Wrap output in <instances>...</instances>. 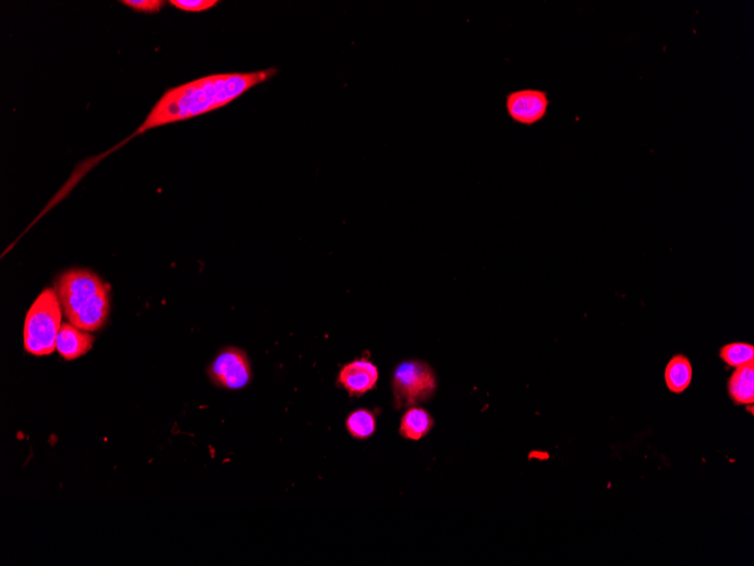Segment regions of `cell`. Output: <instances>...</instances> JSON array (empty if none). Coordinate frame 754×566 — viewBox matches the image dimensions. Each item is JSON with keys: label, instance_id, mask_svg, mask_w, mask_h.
Instances as JSON below:
<instances>
[{"label": "cell", "instance_id": "obj_2", "mask_svg": "<svg viewBox=\"0 0 754 566\" xmlns=\"http://www.w3.org/2000/svg\"><path fill=\"white\" fill-rule=\"evenodd\" d=\"M57 292L67 319L84 332H95L108 319L109 292L95 274L70 270L57 282Z\"/></svg>", "mask_w": 754, "mask_h": 566}, {"label": "cell", "instance_id": "obj_1", "mask_svg": "<svg viewBox=\"0 0 754 566\" xmlns=\"http://www.w3.org/2000/svg\"><path fill=\"white\" fill-rule=\"evenodd\" d=\"M276 74V69L253 73L216 74L169 88L152 107L143 125L128 139L158 127L192 119L225 107Z\"/></svg>", "mask_w": 754, "mask_h": 566}, {"label": "cell", "instance_id": "obj_3", "mask_svg": "<svg viewBox=\"0 0 754 566\" xmlns=\"http://www.w3.org/2000/svg\"><path fill=\"white\" fill-rule=\"evenodd\" d=\"M61 310L57 294L45 290L32 304L24 324V348L36 357L54 352L61 328Z\"/></svg>", "mask_w": 754, "mask_h": 566}, {"label": "cell", "instance_id": "obj_7", "mask_svg": "<svg viewBox=\"0 0 754 566\" xmlns=\"http://www.w3.org/2000/svg\"><path fill=\"white\" fill-rule=\"evenodd\" d=\"M379 369L367 358H358L342 367L338 382L351 396H362L374 390L379 381Z\"/></svg>", "mask_w": 754, "mask_h": 566}, {"label": "cell", "instance_id": "obj_11", "mask_svg": "<svg viewBox=\"0 0 754 566\" xmlns=\"http://www.w3.org/2000/svg\"><path fill=\"white\" fill-rule=\"evenodd\" d=\"M434 426L430 414L421 407H410L402 416L400 434L408 440L418 441L425 438Z\"/></svg>", "mask_w": 754, "mask_h": 566}, {"label": "cell", "instance_id": "obj_10", "mask_svg": "<svg viewBox=\"0 0 754 566\" xmlns=\"http://www.w3.org/2000/svg\"><path fill=\"white\" fill-rule=\"evenodd\" d=\"M693 378L692 362L684 355H675L665 367V383H667L668 390L673 394H682V392L687 390L693 382Z\"/></svg>", "mask_w": 754, "mask_h": 566}, {"label": "cell", "instance_id": "obj_12", "mask_svg": "<svg viewBox=\"0 0 754 566\" xmlns=\"http://www.w3.org/2000/svg\"><path fill=\"white\" fill-rule=\"evenodd\" d=\"M346 428L351 437L355 439L371 438L376 431V418L368 409H356L346 420Z\"/></svg>", "mask_w": 754, "mask_h": 566}, {"label": "cell", "instance_id": "obj_14", "mask_svg": "<svg viewBox=\"0 0 754 566\" xmlns=\"http://www.w3.org/2000/svg\"><path fill=\"white\" fill-rule=\"evenodd\" d=\"M172 6L177 8V10H181L184 12H199L203 11H209L210 8L216 6V0H171L169 2Z\"/></svg>", "mask_w": 754, "mask_h": 566}, {"label": "cell", "instance_id": "obj_13", "mask_svg": "<svg viewBox=\"0 0 754 566\" xmlns=\"http://www.w3.org/2000/svg\"><path fill=\"white\" fill-rule=\"evenodd\" d=\"M719 357L732 367H739L754 362L753 345L748 343H731L723 346Z\"/></svg>", "mask_w": 754, "mask_h": 566}, {"label": "cell", "instance_id": "obj_15", "mask_svg": "<svg viewBox=\"0 0 754 566\" xmlns=\"http://www.w3.org/2000/svg\"><path fill=\"white\" fill-rule=\"evenodd\" d=\"M121 3L133 8V10L143 12H158L165 4V2H160V0H124Z\"/></svg>", "mask_w": 754, "mask_h": 566}, {"label": "cell", "instance_id": "obj_4", "mask_svg": "<svg viewBox=\"0 0 754 566\" xmlns=\"http://www.w3.org/2000/svg\"><path fill=\"white\" fill-rule=\"evenodd\" d=\"M438 388L436 374L426 362L400 363L393 371L392 391L397 409L418 406L434 396Z\"/></svg>", "mask_w": 754, "mask_h": 566}, {"label": "cell", "instance_id": "obj_6", "mask_svg": "<svg viewBox=\"0 0 754 566\" xmlns=\"http://www.w3.org/2000/svg\"><path fill=\"white\" fill-rule=\"evenodd\" d=\"M550 101L548 92L539 88H523L505 96L508 117L515 124L531 127L539 124L548 115Z\"/></svg>", "mask_w": 754, "mask_h": 566}, {"label": "cell", "instance_id": "obj_5", "mask_svg": "<svg viewBox=\"0 0 754 566\" xmlns=\"http://www.w3.org/2000/svg\"><path fill=\"white\" fill-rule=\"evenodd\" d=\"M209 374L216 386L230 390H242L251 380V366L242 349H223L211 362Z\"/></svg>", "mask_w": 754, "mask_h": 566}, {"label": "cell", "instance_id": "obj_9", "mask_svg": "<svg viewBox=\"0 0 754 566\" xmlns=\"http://www.w3.org/2000/svg\"><path fill=\"white\" fill-rule=\"evenodd\" d=\"M727 390L728 396L735 405H739V406L753 405L754 362L735 367V371L728 379Z\"/></svg>", "mask_w": 754, "mask_h": 566}, {"label": "cell", "instance_id": "obj_8", "mask_svg": "<svg viewBox=\"0 0 754 566\" xmlns=\"http://www.w3.org/2000/svg\"><path fill=\"white\" fill-rule=\"evenodd\" d=\"M94 337L73 324H63L58 333L56 349L65 360L73 361L91 350Z\"/></svg>", "mask_w": 754, "mask_h": 566}]
</instances>
